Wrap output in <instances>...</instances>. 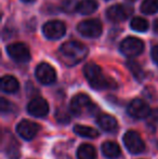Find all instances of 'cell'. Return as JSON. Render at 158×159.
I'll use <instances>...</instances> for the list:
<instances>
[{"label":"cell","instance_id":"ac0fdd59","mask_svg":"<svg viewBox=\"0 0 158 159\" xmlns=\"http://www.w3.org/2000/svg\"><path fill=\"white\" fill-rule=\"evenodd\" d=\"M77 158L78 159H95L97 158V152L92 145L82 144L79 146L77 151Z\"/></svg>","mask_w":158,"mask_h":159},{"label":"cell","instance_id":"3957f363","mask_svg":"<svg viewBox=\"0 0 158 159\" xmlns=\"http://www.w3.org/2000/svg\"><path fill=\"white\" fill-rule=\"evenodd\" d=\"M70 111L76 116L86 115V114H93L95 111V106L93 105L91 98L87 94L80 93L75 95L70 101Z\"/></svg>","mask_w":158,"mask_h":159},{"label":"cell","instance_id":"7c38bea8","mask_svg":"<svg viewBox=\"0 0 158 159\" xmlns=\"http://www.w3.org/2000/svg\"><path fill=\"white\" fill-rule=\"evenodd\" d=\"M27 111L34 117H44L49 113V105L42 98H35L28 103Z\"/></svg>","mask_w":158,"mask_h":159},{"label":"cell","instance_id":"83f0119b","mask_svg":"<svg viewBox=\"0 0 158 159\" xmlns=\"http://www.w3.org/2000/svg\"><path fill=\"white\" fill-rule=\"evenodd\" d=\"M150 117H151V119H152L153 122H157L158 124V108L154 109L153 111H151Z\"/></svg>","mask_w":158,"mask_h":159},{"label":"cell","instance_id":"ba28073f","mask_svg":"<svg viewBox=\"0 0 158 159\" xmlns=\"http://www.w3.org/2000/svg\"><path fill=\"white\" fill-rule=\"evenodd\" d=\"M128 114L135 119H144L151 115V109L147 103L140 98H135L128 105Z\"/></svg>","mask_w":158,"mask_h":159},{"label":"cell","instance_id":"30bf717a","mask_svg":"<svg viewBox=\"0 0 158 159\" xmlns=\"http://www.w3.org/2000/svg\"><path fill=\"white\" fill-rule=\"evenodd\" d=\"M36 78L42 84H51L56 79L55 70L50 64L41 63L36 68Z\"/></svg>","mask_w":158,"mask_h":159},{"label":"cell","instance_id":"8992f818","mask_svg":"<svg viewBox=\"0 0 158 159\" xmlns=\"http://www.w3.org/2000/svg\"><path fill=\"white\" fill-rule=\"evenodd\" d=\"M9 55L12 60L19 63H25L30 59V52L28 47L23 42H15L7 48Z\"/></svg>","mask_w":158,"mask_h":159},{"label":"cell","instance_id":"2e32d148","mask_svg":"<svg viewBox=\"0 0 158 159\" xmlns=\"http://www.w3.org/2000/svg\"><path fill=\"white\" fill-rule=\"evenodd\" d=\"M20 84L13 76H3L1 78V90L6 93H14L19 90Z\"/></svg>","mask_w":158,"mask_h":159},{"label":"cell","instance_id":"4dcf8cb0","mask_svg":"<svg viewBox=\"0 0 158 159\" xmlns=\"http://www.w3.org/2000/svg\"><path fill=\"white\" fill-rule=\"evenodd\" d=\"M128 1H135V0H128Z\"/></svg>","mask_w":158,"mask_h":159},{"label":"cell","instance_id":"ffe728a7","mask_svg":"<svg viewBox=\"0 0 158 159\" xmlns=\"http://www.w3.org/2000/svg\"><path fill=\"white\" fill-rule=\"evenodd\" d=\"M127 66H128L129 70L132 73V75L134 76V78L139 81L143 80L144 78V70L141 67V65L139 63H137L135 61H129L127 63Z\"/></svg>","mask_w":158,"mask_h":159},{"label":"cell","instance_id":"7a4b0ae2","mask_svg":"<svg viewBox=\"0 0 158 159\" xmlns=\"http://www.w3.org/2000/svg\"><path fill=\"white\" fill-rule=\"evenodd\" d=\"M84 77L89 81L90 86L97 90H104V89H115L117 87L116 82L111 78L106 77L100 66L95 63H88L84 67Z\"/></svg>","mask_w":158,"mask_h":159},{"label":"cell","instance_id":"d4e9b609","mask_svg":"<svg viewBox=\"0 0 158 159\" xmlns=\"http://www.w3.org/2000/svg\"><path fill=\"white\" fill-rule=\"evenodd\" d=\"M0 109H1L2 114H7V113H11L14 109V105L11 102H9L8 100H6L4 98H2L0 100Z\"/></svg>","mask_w":158,"mask_h":159},{"label":"cell","instance_id":"e0dca14e","mask_svg":"<svg viewBox=\"0 0 158 159\" xmlns=\"http://www.w3.org/2000/svg\"><path fill=\"white\" fill-rule=\"evenodd\" d=\"M97 9V2L95 0H81L78 3L77 11L82 15H88L93 13Z\"/></svg>","mask_w":158,"mask_h":159},{"label":"cell","instance_id":"cb8c5ba5","mask_svg":"<svg viewBox=\"0 0 158 159\" xmlns=\"http://www.w3.org/2000/svg\"><path fill=\"white\" fill-rule=\"evenodd\" d=\"M78 3V0H64L62 3V9L66 13L74 12V11H77Z\"/></svg>","mask_w":158,"mask_h":159},{"label":"cell","instance_id":"7402d4cb","mask_svg":"<svg viewBox=\"0 0 158 159\" xmlns=\"http://www.w3.org/2000/svg\"><path fill=\"white\" fill-rule=\"evenodd\" d=\"M6 144V143H4ZM19 143L15 140L12 141V143H7L6 144V155L9 159H17L20 157V153H19Z\"/></svg>","mask_w":158,"mask_h":159},{"label":"cell","instance_id":"484cf974","mask_svg":"<svg viewBox=\"0 0 158 159\" xmlns=\"http://www.w3.org/2000/svg\"><path fill=\"white\" fill-rule=\"evenodd\" d=\"M56 119L60 122H68L70 121V117L66 114H56Z\"/></svg>","mask_w":158,"mask_h":159},{"label":"cell","instance_id":"52a82bcc","mask_svg":"<svg viewBox=\"0 0 158 159\" xmlns=\"http://www.w3.org/2000/svg\"><path fill=\"white\" fill-rule=\"evenodd\" d=\"M77 30L84 37L97 38L102 34V23L97 19L86 20L79 23Z\"/></svg>","mask_w":158,"mask_h":159},{"label":"cell","instance_id":"4316f807","mask_svg":"<svg viewBox=\"0 0 158 159\" xmlns=\"http://www.w3.org/2000/svg\"><path fill=\"white\" fill-rule=\"evenodd\" d=\"M152 57H153V60H154L155 63L158 64V44L152 49Z\"/></svg>","mask_w":158,"mask_h":159},{"label":"cell","instance_id":"4fadbf2b","mask_svg":"<svg viewBox=\"0 0 158 159\" xmlns=\"http://www.w3.org/2000/svg\"><path fill=\"white\" fill-rule=\"evenodd\" d=\"M39 131V126L29 120H22L16 126V132L24 140H32Z\"/></svg>","mask_w":158,"mask_h":159},{"label":"cell","instance_id":"d6986e66","mask_svg":"<svg viewBox=\"0 0 158 159\" xmlns=\"http://www.w3.org/2000/svg\"><path fill=\"white\" fill-rule=\"evenodd\" d=\"M74 132L82 138H88V139H95L99 135V132L95 129L88 126H82V125H76L74 127Z\"/></svg>","mask_w":158,"mask_h":159},{"label":"cell","instance_id":"6da1fadb","mask_svg":"<svg viewBox=\"0 0 158 159\" xmlns=\"http://www.w3.org/2000/svg\"><path fill=\"white\" fill-rule=\"evenodd\" d=\"M88 48L78 41H68L62 44L59 50L61 61L67 66H74L86 59Z\"/></svg>","mask_w":158,"mask_h":159},{"label":"cell","instance_id":"9c48e42d","mask_svg":"<svg viewBox=\"0 0 158 159\" xmlns=\"http://www.w3.org/2000/svg\"><path fill=\"white\" fill-rule=\"evenodd\" d=\"M43 35L48 39H60L66 32L65 24L60 21H50L46 23L42 27Z\"/></svg>","mask_w":158,"mask_h":159},{"label":"cell","instance_id":"5b68a950","mask_svg":"<svg viewBox=\"0 0 158 159\" xmlns=\"http://www.w3.org/2000/svg\"><path fill=\"white\" fill-rule=\"evenodd\" d=\"M124 143L126 148L132 154H141L145 151V144L140 134L135 131H128L124 135Z\"/></svg>","mask_w":158,"mask_h":159},{"label":"cell","instance_id":"9a60e30c","mask_svg":"<svg viewBox=\"0 0 158 159\" xmlns=\"http://www.w3.org/2000/svg\"><path fill=\"white\" fill-rule=\"evenodd\" d=\"M102 153L106 158L116 159L120 156L121 151H120V147L117 143L107 141V142L102 144Z\"/></svg>","mask_w":158,"mask_h":159},{"label":"cell","instance_id":"f1b7e54d","mask_svg":"<svg viewBox=\"0 0 158 159\" xmlns=\"http://www.w3.org/2000/svg\"><path fill=\"white\" fill-rule=\"evenodd\" d=\"M153 30H154V33L158 35V19L154 22V24H153Z\"/></svg>","mask_w":158,"mask_h":159},{"label":"cell","instance_id":"603a6c76","mask_svg":"<svg viewBox=\"0 0 158 159\" xmlns=\"http://www.w3.org/2000/svg\"><path fill=\"white\" fill-rule=\"evenodd\" d=\"M141 10L145 14H154L158 11V0H144Z\"/></svg>","mask_w":158,"mask_h":159},{"label":"cell","instance_id":"5bb4252c","mask_svg":"<svg viewBox=\"0 0 158 159\" xmlns=\"http://www.w3.org/2000/svg\"><path fill=\"white\" fill-rule=\"evenodd\" d=\"M97 125L106 132L115 131V130L117 129V126H118L116 118L108 115V114H102V115H100L99 117H97Z\"/></svg>","mask_w":158,"mask_h":159},{"label":"cell","instance_id":"44dd1931","mask_svg":"<svg viewBox=\"0 0 158 159\" xmlns=\"http://www.w3.org/2000/svg\"><path fill=\"white\" fill-rule=\"evenodd\" d=\"M131 28L135 32L143 33L148 30V22L143 17H134L130 23Z\"/></svg>","mask_w":158,"mask_h":159},{"label":"cell","instance_id":"8fae6325","mask_svg":"<svg viewBox=\"0 0 158 159\" xmlns=\"http://www.w3.org/2000/svg\"><path fill=\"white\" fill-rule=\"evenodd\" d=\"M133 10L132 8L124 4H115V6L111 7L107 10V17L110 21L112 22H121L126 21L131 14H132Z\"/></svg>","mask_w":158,"mask_h":159},{"label":"cell","instance_id":"f546056e","mask_svg":"<svg viewBox=\"0 0 158 159\" xmlns=\"http://www.w3.org/2000/svg\"><path fill=\"white\" fill-rule=\"evenodd\" d=\"M23 1H25V2H32V1H34V0H23Z\"/></svg>","mask_w":158,"mask_h":159},{"label":"cell","instance_id":"277c9868","mask_svg":"<svg viewBox=\"0 0 158 159\" xmlns=\"http://www.w3.org/2000/svg\"><path fill=\"white\" fill-rule=\"evenodd\" d=\"M143 49H144L143 41L135 37H128L122 40V42L120 43V51L126 57H133L141 54Z\"/></svg>","mask_w":158,"mask_h":159}]
</instances>
